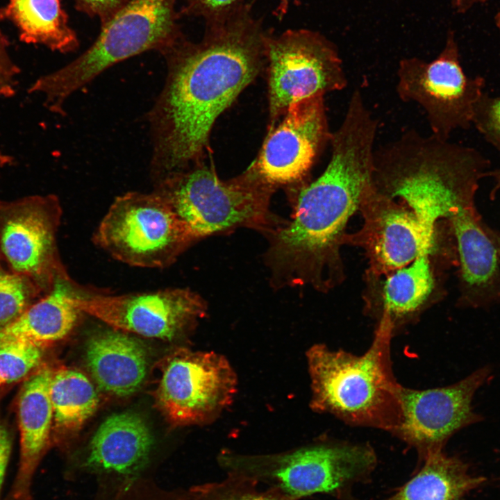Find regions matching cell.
Wrapping results in <instances>:
<instances>
[{"label": "cell", "instance_id": "17", "mask_svg": "<svg viewBox=\"0 0 500 500\" xmlns=\"http://www.w3.org/2000/svg\"><path fill=\"white\" fill-rule=\"evenodd\" d=\"M156 442L144 419L124 412L108 417L66 471L72 481L153 478Z\"/></svg>", "mask_w": 500, "mask_h": 500}, {"label": "cell", "instance_id": "29", "mask_svg": "<svg viewBox=\"0 0 500 500\" xmlns=\"http://www.w3.org/2000/svg\"><path fill=\"white\" fill-rule=\"evenodd\" d=\"M42 347L14 340H0V386L25 376L40 362Z\"/></svg>", "mask_w": 500, "mask_h": 500}, {"label": "cell", "instance_id": "19", "mask_svg": "<svg viewBox=\"0 0 500 500\" xmlns=\"http://www.w3.org/2000/svg\"><path fill=\"white\" fill-rule=\"evenodd\" d=\"M85 350L88 368L103 391L125 397L140 388L148 355L136 338L115 328L101 331L89 338Z\"/></svg>", "mask_w": 500, "mask_h": 500}, {"label": "cell", "instance_id": "9", "mask_svg": "<svg viewBox=\"0 0 500 500\" xmlns=\"http://www.w3.org/2000/svg\"><path fill=\"white\" fill-rule=\"evenodd\" d=\"M269 126L299 101L344 89L347 78L335 45L309 29H288L265 43Z\"/></svg>", "mask_w": 500, "mask_h": 500}, {"label": "cell", "instance_id": "22", "mask_svg": "<svg viewBox=\"0 0 500 500\" xmlns=\"http://www.w3.org/2000/svg\"><path fill=\"white\" fill-rule=\"evenodd\" d=\"M78 287L68 274L58 277L49 292L0 328V340H22L43 347L65 338L81 312L73 303Z\"/></svg>", "mask_w": 500, "mask_h": 500}, {"label": "cell", "instance_id": "5", "mask_svg": "<svg viewBox=\"0 0 500 500\" xmlns=\"http://www.w3.org/2000/svg\"><path fill=\"white\" fill-rule=\"evenodd\" d=\"M176 0H129L101 24L94 43L59 69L38 78L30 93L44 97V106L62 114L63 106L74 92L105 70L143 52L162 53L183 38L178 24Z\"/></svg>", "mask_w": 500, "mask_h": 500}, {"label": "cell", "instance_id": "28", "mask_svg": "<svg viewBox=\"0 0 500 500\" xmlns=\"http://www.w3.org/2000/svg\"><path fill=\"white\" fill-rule=\"evenodd\" d=\"M97 483L92 500H172V490L154 478L110 479Z\"/></svg>", "mask_w": 500, "mask_h": 500}, {"label": "cell", "instance_id": "3", "mask_svg": "<svg viewBox=\"0 0 500 500\" xmlns=\"http://www.w3.org/2000/svg\"><path fill=\"white\" fill-rule=\"evenodd\" d=\"M491 162L474 147L408 131L376 149L377 188L399 197L429 227L460 208L474 203Z\"/></svg>", "mask_w": 500, "mask_h": 500}, {"label": "cell", "instance_id": "37", "mask_svg": "<svg viewBox=\"0 0 500 500\" xmlns=\"http://www.w3.org/2000/svg\"><path fill=\"white\" fill-rule=\"evenodd\" d=\"M484 228L495 244L500 255V231L493 228L483 222Z\"/></svg>", "mask_w": 500, "mask_h": 500}, {"label": "cell", "instance_id": "6", "mask_svg": "<svg viewBox=\"0 0 500 500\" xmlns=\"http://www.w3.org/2000/svg\"><path fill=\"white\" fill-rule=\"evenodd\" d=\"M155 183L154 191L197 240L241 227L268 233L278 228L269 210L276 188L249 166L240 175L224 180L204 160Z\"/></svg>", "mask_w": 500, "mask_h": 500}, {"label": "cell", "instance_id": "39", "mask_svg": "<svg viewBox=\"0 0 500 500\" xmlns=\"http://www.w3.org/2000/svg\"><path fill=\"white\" fill-rule=\"evenodd\" d=\"M494 25L497 29L500 38V11L497 12L494 17Z\"/></svg>", "mask_w": 500, "mask_h": 500}, {"label": "cell", "instance_id": "33", "mask_svg": "<svg viewBox=\"0 0 500 500\" xmlns=\"http://www.w3.org/2000/svg\"><path fill=\"white\" fill-rule=\"evenodd\" d=\"M129 0H75L76 8L90 17L99 19L101 24L108 20Z\"/></svg>", "mask_w": 500, "mask_h": 500}, {"label": "cell", "instance_id": "15", "mask_svg": "<svg viewBox=\"0 0 500 500\" xmlns=\"http://www.w3.org/2000/svg\"><path fill=\"white\" fill-rule=\"evenodd\" d=\"M324 96L294 103L271 128L249 167L275 188L306 183L317 157L330 142Z\"/></svg>", "mask_w": 500, "mask_h": 500}, {"label": "cell", "instance_id": "30", "mask_svg": "<svg viewBox=\"0 0 500 500\" xmlns=\"http://www.w3.org/2000/svg\"><path fill=\"white\" fill-rule=\"evenodd\" d=\"M472 124L500 151V96L492 97L484 92L474 106Z\"/></svg>", "mask_w": 500, "mask_h": 500}, {"label": "cell", "instance_id": "10", "mask_svg": "<svg viewBox=\"0 0 500 500\" xmlns=\"http://www.w3.org/2000/svg\"><path fill=\"white\" fill-rule=\"evenodd\" d=\"M396 90L404 102L424 112L432 135L449 140L458 129L472 126L474 106L484 92L485 79L465 74L455 33L449 30L444 46L431 61L411 57L401 60Z\"/></svg>", "mask_w": 500, "mask_h": 500}, {"label": "cell", "instance_id": "2", "mask_svg": "<svg viewBox=\"0 0 500 500\" xmlns=\"http://www.w3.org/2000/svg\"><path fill=\"white\" fill-rule=\"evenodd\" d=\"M378 122L365 101L349 99L331 134V158L322 174L294 189L292 219L270 233L267 261L282 285L308 284L322 291L343 278L340 246L352 214L375 186Z\"/></svg>", "mask_w": 500, "mask_h": 500}, {"label": "cell", "instance_id": "14", "mask_svg": "<svg viewBox=\"0 0 500 500\" xmlns=\"http://www.w3.org/2000/svg\"><path fill=\"white\" fill-rule=\"evenodd\" d=\"M492 375L493 367L485 365L444 387L415 390L401 385L403 420L394 436L415 448L422 458L443 450L454 434L484 420L475 410L473 401Z\"/></svg>", "mask_w": 500, "mask_h": 500}, {"label": "cell", "instance_id": "27", "mask_svg": "<svg viewBox=\"0 0 500 500\" xmlns=\"http://www.w3.org/2000/svg\"><path fill=\"white\" fill-rule=\"evenodd\" d=\"M43 295L31 279L12 271L0 257V328Z\"/></svg>", "mask_w": 500, "mask_h": 500}, {"label": "cell", "instance_id": "11", "mask_svg": "<svg viewBox=\"0 0 500 500\" xmlns=\"http://www.w3.org/2000/svg\"><path fill=\"white\" fill-rule=\"evenodd\" d=\"M62 207L54 194L0 201V257L12 271L31 279L44 294L67 274L57 233Z\"/></svg>", "mask_w": 500, "mask_h": 500}, {"label": "cell", "instance_id": "31", "mask_svg": "<svg viewBox=\"0 0 500 500\" xmlns=\"http://www.w3.org/2000/svg\"><path fill=\"white\" fill-rule=\"evenodd\" d=\"M247 3L245 0H188L178 15L201 17L208 23L224 19Z\"/></svg>", "mask_w": 500, "mask_h": 500}, {"label": "cell", "instance_id": "26", "mask_svg": "<svg viewBox=\"0 0 500 500\" xmlns=\"http://www.w3.org/2000/svg\"><path fill=\"white\" fill-rule=\"evenodd\" d=\"M226 474L219 481L172 490V500H286L251 479Z\"/></svg>", "mask_w": 500, "mask_h": 500}, {"label": "cell", "instance_id": "25", "mask_svg": "<svg viewBox=\"0 0 500 500\" xmlns=\"http://www.w3.org/2000/svg\"><path fill=\"white\" fill-rule=\"evenodd\" d=\"M50 396L56 426L74 432L95 412L99 398L90 380L82 373L60 369L53 372Z\"/></svg>", "mask_w": 500, "mask_h": 500}, {"label": "cell", "instance_id": "32", "mask_svg": "<svg viewBox=\"0 0 500 500\" xmlns=\"http://www.w3.org/2000/svg\"><path fill=\"white\" fill-rule=\"evenodd\" d=\"M8 42L0 31V98H6L15 93L17 77L19 74L17 66L8 53Z\"/></svg>", "mask_w": 500, "mask_h": 500}, {"label": "cell", "instance_id": "1", "mask_svg": "<svg viewBox=\"0 0 500 500\" xmlns=\"http://www.w3.org/2000/svg\"><path fill=\"white\" fill-rule=\"evenodd\" d=\"M205 28L199 42L183 37L161 53L167 76L148 117L155 182L205 160L216 120L265 71L270 31L249 3Z\"/></svg>", "mask_w": 500, "mask_h": 500}, {"label": "cell", "instance_id": "4", "mask_svg": "<svg viewBox=\"0 0 500 500\" xmlns=\"http://www.w3.org/2000/svg\"><path fill=\"white\" fill-rule=\"evenodd\" d=\"M392 326L380 321L362 355L316 344L306 351L310 379V406L344 423L395 435L403 413L399 384L392 370Z\"/></svg>", "mask_w": 500, "mask_h": 500}, {"label": "cell", "instance_id": "23", "mask_svg": "<svg viewBox=\"0 0 500 500\" xmlns=\"http://www.w3.org/2000/svg\"><path fill=\"white\" fill-rule=\"evenodd\" d=\"M424 465L415 476L389 500H460L485 481L471 474L460 458L443 450L427 453Z\"/></svg>", "mask_w": 500, "mask_h": 500}, {"label": "cell", "instance_id": "35", "mask_svg": "<svg viewBox=\"0 0 500 500\" xmlns=\"http://www.w3.org/2000/svg\"><path fill=\"white\" fill-rule=\"evenodd\" d=\"M489 0H451L452 7L456 12L465 14L476 6L484 3Z\"/></svg>", "mask_w": 500, "mask_h": 500}, {"label": "cell", "instance_id": "20", "mask_svg": "<svg viewBox=\"0 0 500 500\" xmlns=\"http://www.w3.org/2000/svg\"><path fill=\"white\" fill-rule=\"evenodd\" d=\"M421 254L409 265L386 276L378 300L367 304V312L392 326L394 334L414 322L426 308L435 289L429 255Z\"/></svg>", "mask_w": 500, "mask_h": 500}, {"label": "cell", "instance_id": "24", "mask_svg": "<svg viewBox=\"0 0 500 500\" xmlns=\"http://www.w3.org/2000/svg\"><path fill=\"white\" fill-rule=\"evenodd\" d=\"M1 16L17 26L22 40L62 53L74 51L79 42L60 0H9Z\"/></svg>", "mask_w": 500, "mask_h": 500}, {"label": "cell", "instance_id": "16", "mask_svg": "<svg viewBox=\"0 0 500 500\" xmlns=\"http://www.w3.org/2000/svg\"><path fill=\"white\" fill-rule=\"evenodd\" d=\"M359 208L363 226L358 233L346 235L344 242L365 251L372 276H386L433 250L435 231L411 208L381 192L376 185Z\"/></svg>", "mask_w": 500, "mask_h": 500}, {"label": "cell", "instance_id": "18", "mask_svg": "<svg viewBox=\"0 0 500 500\" xmlns=\"http://www.w3.org/2000/svg\"><path fill=\"white\" fill-rule=\"evenodd\" d=\"M447 221L456 242L461 308L486 309L500 304V255L470 204Z\"/></svg>", "mask_w": 500, "mask_h": 500}, {"label": "cell", "instance_id": "7", "mask_svg": "<svg viewBox=\"0 0 500 500\" xmlns=\"http://www.w3.org/2000/svg\"><path fill=\"white\" fill-rule=\"evenodd\" d=\"M226 474L251 479L286 500L318 493L344 495L354 483L369 476L377 463L366 443L322 442L287 452L219 458Z\"/></svg>", "mask_w": 500, "mask_h": 500}, {"label": "cell", "instance_id": "12", "mask_svg": "<svg viewBox=\"0 0 500 500\" xmlns=\"http://www.w3.org/2000/svg\"><path fill=\"white\" fill-rule=\"evenodd\" d=\"M73 303L116 330L168 340L190 332L207 312L204 299L184 288L110 295L78 287Z\"/></svg>", "mask_w": 500, "mask_h": 500}, {"label": "cell", "instance_id": "8", "mask_svg": "<svg viewBox=\"0 0 500 500\" xmlns=\"http://www.w3.org/2000/svg\"><path fill=\"white\" fill-rule=\"evenodd\" d=\"M93 240L115 260L144 268L173 264L197 239L169 203L154 190L118 196L95 231Z\"/></svg>", "mask_w": 500, "mask_h": 500}, {"label": "cell", "instance_id": "21", "mask_svg": "<svg viewBox=\"0 0 500 500\" xmlns=\"http://www.w3.org/2000/svg\"><path fill=\"white\" fill-rule=\"evenodd\" d=\"M53 372L43 367L24 383L18 402L21 458L15 487L17 497L28 488L49 442L53 411L50 385Z\"/></svg>", "mask_w": 500, "mask_h": 500}, {"label": "cell", "instance_id": "38", "mask_svg": "<svg viewBox=\"0 0 500 500\" xmlns=\"http://www.w3.org/2000/svg\"><path fill=\"white\" fill-rule=\"evenodd\" d=\"M12 159L10 156L4 154L0 151V165H4L11 162Z\"/></svg>", "mask_w": 500, "mask_h": 500}, {"label": "cell", "instance_id": "34", "mask_svg": "<svg viewBox=\"0 0 500 500\" xmlns=\"http://www.w3.org/2000/svg\"><path fill=\"white\" fill-rule=\"evenodd\" d=\"M10 449L11 443L8 433L0 424V490L3 484Z\"/></svg>", "mask_w": 500, "mask_h": 500}, {"label": "cell", "instance_id": "36", "mask_svg": "<svg viewBox=\"0 0 500 500\" xmlns=\"http://www.w3.org/2000/svg\"><path fill=\"white\" fill-rule=\"evenodd\" d=\"M485 178H490L492 181L490 196L492 199H494L497 192L500 191V168L490 169L485 172Z\"/></svg>", "mask_w": 500, "mask_h": 500}, {"label": "cell", "instance_id": "13", "mask_svg": "<svg viewBox=\"0 0 500 500\" xmlns=\"http://www.w3.org/2000/svg\"><path fill=\"white\" fill-rule=\"evenodd\" d=\"M237 386L236 374L222 354L182 350L167 362L156 399L172 424H203L233 403Z\"/></svg>", "mask_w": 500, "mask_h": 500}]
</instances>
